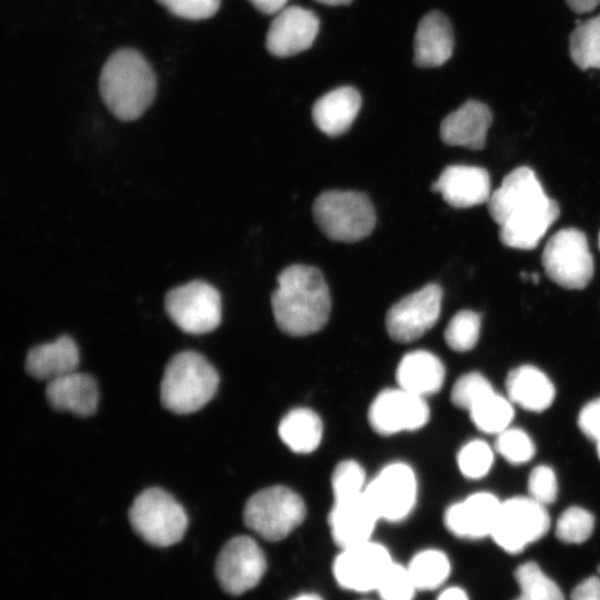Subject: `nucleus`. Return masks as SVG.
Masks as SVG:
<instances>
[{
    "label": "nucleus",
    "instance_id": "nucleus-1",
    "mask_svg": "<svg viewBox=\"0 0 600 600\" xmlns=\"http://www.w3.org/2000/svg\"><path fill=\"white\" fill-rule=\"evenodd\" d=\"M277 281L271 307L279 329L294 337L321 330L331 310L329 288L321 271L311 266L292 264L279 273Z\"/></svg>",
    "mask_w": 600,
    "mask_h": 600
},
{
    "label": "nucleus",
    "instance_id": "nucleus-2",
    "mask_svg": "<svg viewBox=\"0 0 600 600\" xmlns=\"http://www.w3.org/2000/svg\"><path fill=\"white\" fill-rule=\"evenodd\" d=\"M99 91L116 118L132 121L152 103L157 80L144 57L126 48L114 51L106 61L99 78Z\"/></svg>",
    "mask_w": 600,
    "mask_h": 600
},
{
    "label": "nucleus",
    "instance_id": "nucleus-3",
    "mask_svg": "<svg viewBox=\"0 0 600 600\" xmlns=\"http://www.w3.org/2000/svg\"><path fill=\"white\" fill-rule=\"evenodd\" d=\"M219 374L214 367L196 351H182L167 363L160 384L162 406L177 414L200 410L216 394Z\"/></svg>",
    "mask_w": 600,
    "mask_h": 600
},
{
    "label": "nucleus",
    "instance_id": "nucleus-4",
    "mask_svg": "<svg viewBox=\"0 0 600 600\" xmlns=\"http://www.w3.org/2000/svg\"><path fill=\"white\" fill-rule=\"evenodd\" d=\"M316 223L331 240L356 242L368 237L376 224L373 206L359 191L328 190L312 206Z\"/></svg>",
    "mask_w": 600,
    "mask_h": 600
},
{
    "label": "nucleus",
    "instance_id": "nucleus-5",
    "mask_svg": "<svg viewBox=\"0 0 600 600\" xmlns=\"http://www.w3.org/2000/svg\"><path fill=\"white\" fill-rule=\"evenodd\" d=\"M129 521L141 539L161 548L179 542L188 527L182 506L160 488H149L136 497L129 509Z\"/></svg>",
    "mask_w": 600,
    "mask_h": 600
},
{
    "label": "nucleus",
    "instance_id": "nucleus-6",
    "mask_svg": "<svg viewBox=\"0 0 600 600\" xmlns=\"http://www.w3.org/2000/svg\"><path fill=\"white\" fill-rule=\"evenodd\" d=\"M306 513L304 502L297 492L284 486H273L248 499L243 521L261 538L278 541L301 524Z\"/></svg>",
    "mask_w": 600,
    "mask_h": 600
},
{
    "label": "nucleus",
    "instance_id": "nucleus-7",
    "mask_svg": "<svg viewBox=\"0 0 600 600\" xmlns=\"http://www.w3.org/2000/svg\"><path fill=\"white\" fill-rule=\"evenodd\" d=\"M541 262L551 281L570 290L586 288L594 272L588 240L576 228L557 231L546 243Z\"/></svg>",
    "mask_w": 600,
    "mask_h": 600
},
{
    "label": "nucleus",
    "instance_id": "nucleus-8",
    "mask_svg": "<svg viewBox=\"0 0 600 600\" xmlns=\"http://www.w3.org/2000/svg\"><path fill=\"white\" fill-rule=\"evenodd\" d=\"M164 308L172 322L187 333H208L221 322L219 291L201 280L171 289L166 296Z\"/></svg>",
    "mask_w": 600,
    "mask_h": 600
},
{
    "label": "nucleus",
    "instance_id": "nucleus-9",
    "mask_svg": "<svg viewBox=\"0 0 600 600\" xmlns=\"http://www.w3.org/2000/svg\"><path fill=\"white\" fill-rule=\"evenodd\" d=\"M550 518L544 506L531 497H516L501 502L491 537L509 553H518L542 538Z\"/></svg>",
    "mask_w": 600,
    "mask_h": 600
},
{
    "label": "nucleus",
    "instance_id": "nucleus-10",
    "mask_svg": "<svg viewBox=\"0 0 600 600\" xmlns=\"http://www.w3.org/2000/svg\"><path fill=\"white\" fill-rule=\"evenodd\" d=\"M442 289L429 283L397 301L387 312L386 328L398 342H411L422 337L438 321Z\"/></svg>",
    "mask_w": 600,
    "mask_h": 600
},
{
    "label": "nucleus",
    "instance_id": "nucleus-11",
    "mask_svg": "<svg viewBox=\"0 0 600 600\" xmlns=\"http://www.w3.org/2000/svg\"><path fill=\"white\" fill-rule=\"evenodd\" d=\"M266 567V558L259 544L248 536H237L221 548L214 572L220 587L237 596L256 587Z\"/></svg>",
    "mask_w": 600,
    "mask_h": 600
},
{
    "label": "nucleus",
    "instance_id": "nucleus-12",
    "mask_svg": "<svg viewBox=\"0 0 600 600\" xmlns=\"http://www.w3.org/2000/svg\"><path fill=\"white\" fill-rule=\"evenodd\" d=\"M364 494L379 519L400 521L416 504L414 472L404 463L388 464L366 486Z\"/></svg>",
    "mask_w": 600,
    "mask_h": 600
},
{
    "label": "nucleus",
    "instance_id": "nucleus-13",
    "mask_svg": "<svg viewBox=\"0 0 600 600\" xmlns=\"http://www.w3.org/2000/svg\"><path fill=\"white\" fill-rule=\"evenodd\" d=\"M388 550L371 540L342 549L333 563L337 582L349 590H376L392 563Z\"/></svg>",
    "mask_w": 600,
    "mask_h": 600
},
{
    "label": "nucleus",
    "instance_id": "nucleus-14",
    "mask_svg": "<svg viewBox=\"0 0 600 600\" xmlns=\"http://www.w3.org/2000/svg\"><path fill=\"white\" fill-rule=\"evenodd\" d=\"M368 419L379 434L417 430L429 419V408L423 397L402 388L381 391L372 401Z\"/></svg>",
    "mask_w": 600,
    "mask_h": 600
},
{
    "label": "nucleus",
    "instance_id": "nucleus-15",
    "mask_svg": "<svg viewBox=\"0 0 600 600\" xmlns=\"http://www.w3.org/2000/svg\"><path fill=\"white\" fill-rule=\"evenodd\" d=\"M319 31L318 17L310 10L291 6L276 13L266 38L268 51L290 57L309 49Z\"/></svg>",
    "mask_w": 600,
    "mask_h": 600
},
{
    "label": "nucleus",
    "instance_id": "nucleus-16",
    "mask_svg": "<svg viewBox=\"0 0 600 600\" xmlns=\"http://www.w3.org/2000/svg\"><path fill=\"white\" fill-rule=\"evenodd\" d=\"M547 197L534 171L529 167H518L508 173L500 187L491 193L487 202L488 211L500 226L513 214Z\"/></svg>",
    "mask_w": 600,
    "mask_h": 600
},
{
    "label": "nucleus",
    "instance_id": "nucleus-17",
    "mask_svg": "<svg viewBox=\"0 0 600 600\" xmlns=\"http://www.w3.org/2000/svg\"><path fill=\"white\" fill-rule=\"evenodd\" d=\"M378 520L364 492L334 500L329 513L332 538L341 549L369 541Z\"/></svg>",
    "mask_w": 600,
    "mask_h": 600
},
{
    "label": "nucleus",
    "instance_id": "nucleus-18",
    "mask_svg": "<svg viewBox=\"0 0 600 600\" xmlns=\"http://www.w3.org/2000/svg\"><path fill=\"white\" fill-rule=\"evenodd\" d=\"M431 189L454 208H470L488 202L491 181L488 171L480 167L454 164L443 169Z\"/></svg>",
    "mask_w": 600,
    "mask_h": 600
},
{
    "label": "nucleus",
    "instance_id": "nucleus-19",
    "mask_svg": "<svg viewBox=\"0 0 600 600\" xmlns=\"http://www.w3.org/2000/svg\"><path fill=\"white\" fill-rule=\"evenodd\" d=\"M559 214L558 202L547 197L500 224V241L510 248L531 250L539 244Z\"/></svg>",
    "mask_w": 600,
    "mask_h": 600
},
{
    "label": "nucleus",
    "instance_id": "nucleus-20",
    "mask_svg": "<svg viewBox=\"0 0 600 600\" xmlns=\"http://www.w3.org/2000/svg\"><path fill=\"white\" fill-rule=\"evenodd\" d=\"M501 502L489 492H478L451 504L444 512V524L454 536L480 539L491 536Z\"/></svg>",
    "mask_w": 600,
    "mask_h": 600
},
{
    "label": "nucleus",
    "instance_id": "nucleus-21",
    "mask_svg": "<svg viewBox=\"0 0 600 600\" xmlns=\"http://www.w3.org/2000/svg\"><path fill=\"white\" fill-rule=\"evenodd\" d=\"M491 122L492 112L487 104L468 100L442 120L440 137L449 146L480 150L486 144Z\"/></svg>",
    "mask_w": 600,
    "mask_h": 600
},
{
    "label": "nucleus",
    "instance_id": "nucleus-22",
    "mask_svg": "<svg viewBox=\"0 0 600 600\" xmlns=\"http://www.w3.org/2000/svg\"><path fill=\"white\" fill-rule=\"evenodd\" d=\"M453 31L448 18L431 11L418 23L413 41V62L420 68H433L446 63L453 51Z\"/></svg>",
    "mask_w": 600,
    "mask_h": 600
},
{
    "label": "nucleus",
    "instance_id": "nucleus-23",
    "mask_svg": "<svg viewBox=\"0 0 600 600\" xmlns=\"http://www.w3.org/2000/svg\"><path fill=\"white\" fill-rule=\"evenodd\" d=\"M46 397L54 410L88 417L97 410L99 390L93 377L73 371L49 381L46 387Z\"/></svg>",
    "mask_w": 600,
    "mask_h": 600
},
{
    "label": "nucleus",
    "instance_id": "nucleus-24",
    "mask_svg": "<svg viewBox=\"0 0 600 600\" xmlns=\"http://www.w3.org/2000/svg\"><path fill=\"white\" fill-rule=\"evenodd\" d=\"M361 108V96L352 87H340L320 97L312 119L326 134L337 137L349 130Z\"/></svg>",
    "mask_w": 600,
    "mask_h": 600
},
{
    "label": "nucleus",
    "instance_id": "nucleus-25",
    "mask_svg": "<svg viewBox=\"0 0 600 600\" xmlns=\"http://www.w3.org/2000/svg\"><path fill=\"white\" fill-rule=\"evenodd\" d=\"M79 350L74 340L61 336L54 342L31 348L26 358V371L33 378L48 382L77 371Z\"/></svg>",
    "mask_w": 600,
    "mask_h": 600
},
{
    "label": "nucleus",
    "instance_id": "nucleus-26",
    "mask_svg": "<svg viewBox=\"0 0 600 600\" xmlns=\"http://www.w3.org/2000/svg\"><path fill=\"white\" fill-rule=\"evenodd\" d=\"M444 376L446 370L441 360L426 350L407 353L396 371L400 388L423 398L440 390Z\"/></svg>",
    "mask_w": 600,
    "mask_h": 600
},
{
    "label": "nucleus",
    "instance_id": "nucleus-27",
    "mask_svg": "<svg viewBox=\"0 0 600 600\" xmlns=\"http://www.w3.org/2000/svg\"><path fill=\"white\" fill-rule=\"evenodd\" d=\"M509 400L530 411H543L554 399L551 380L538 368L523 364L511 370L506 380Z\"/></svg>",
    "mask_w": 600,
    "mask_h": 600
},
{
    "label": "nucleus",
    "instance_id": "nucleus-28",
    "mask_svg": "<svg viewBox=\"0 0 600 600\" xmlns=\"http://www.w3.org/2000/svg\"><path fill=\"white\" fill-rule=\"evenodd\" d=\"M278 433L283 443L298 453L314 451L322 438V422L310 409L297 408L280 421Z\"/></svg>",
    "mask_w": 600,
    "mask_h": 600
},
{
    "label": "nucleus",
    "instance_id": "nucleus-29",
    "mask_svg": "<svg viewBox=\"0 0 600 600\" xmlns=\"http://www.w3.org/2000/svg\"><path fill=\"white\" fill-rule=\"evenodd\" d=\"M577 26L569 38V52L581 70L600 69V13Z\"/></svg>",
    "mask_w": 600,
    "mask_h": 600
},
{
    "label": "nucleus",
    "instance_id": "nucleus-30",
    "mask_svg": "<svg viewBox=\"0 0 600 600\" xmlns=\"http://www.w3.org/2000/svg\"><path fill=\"white\" fill-rule=\"evenodd\" d=\"M469 413L480 431L499 434L509 428L513 408L510 400L492 391L476 402Z\"/></svg>",
    "mask_w": 600,
    "mask_h": 600
},
{
    "label": "nucleus",
    "instance_id": "nucleus-31",
    "mask_svg": "<svg viewBox=\"0 0 600 600\" xmlns=\"http://www.w3.org/2000/svg\"><path fill=\"white\" fill-rule=\"evenodd\" d=\"M408 570L417 590H432L440 587L450 573V562L440 550L428 549L417 553L408 564Z\"/></svg>",
    "mask_w": 600,
    "mask_h": 600
},
{
    "label": "nucleus",
    "instance_id": "nucleus-32",
    "mask_svg": "<svg viewBox=\"0 0 600 600\" xmlns=\"http://www.w3.org/2000/svg\"><path fill=\"white\" fill-rule=\"evenodd\" d=\"M520 594L514 600H564L559 586L536 562H526L514 571Z\"/></svg>",
    "mask_w": 600,
    "mask_h": 600
},
{
    "label": "nucleus",
    "instance_id": "nucleus-33",
    "mask_svg": "<svg viewBox=\"0 0 600 600\" xmlns=\"http://www.w3.org/2000/svg\"><path fill=\"white\" fill-rule=\"evenodd\" d=\"M481 321L477 312L460 310L450 320L444 331V340L450 349L464 352L478 342Z\"/></svg>",
    "mask_w": 600,
    "mask_h": 600
},
{
    "label": "nucleus",
    "instance_id": "nucleus-34",
    "mask_svg": "<svg viewBox=\"0 0 600 600\" xmlns=\"http://www.w3.org/2000/svg\"><path fill=\"white\" fill-rule=\"evenodd\" d=\"M594 518L586 509L570 507L559 517L556 536L564 543H582L592 534Z\"/></svg>",
    "mask_w": 600,
    "mask_h": 600
},
{
    "label": "nucleus",
    "instance_id": "nucleus-35",
    "mask_svg": "<svg viewBox=\"0 0 600 600\" xmlns=\"http://www.w3.org/2000/svg\"><path fill=\"white\" fill-rule=\"evenodd\" d=\"M457 461L464 477L479 479L489 472L493 463V451L486 441L472 440L458 452Z\"/></svg>",
    "mask_w": 600,
    "mask_h": 600
},
{
    "label": "nucleus",
    "instance_id": "nucleus-36",
    "mask_svg": "<svg viewBox=\"0 0 600 600\" xmlns=\"http://www.w3.org/2000/svg\"><path fill=\"white\" fill-rule=\"evenodd\" d=\"M366 474L354 460H344L337 464L331 477L334 500L349 498L364 492Z\"/></svg>",
    "mask_w": 600,
    "mask_h": 600
},
{
    "label": "nucleus",
    "instance_id": "nucleus-37",
    "mask_svg": "<svg viewBox=\"0 0 600 600\" xmlns=\"http://www.w3.org/2000/svg\"><path fill=\"white\" fill-rule=\"evenodd\" d=\"M492 391L494 390L486 377L478 372H470L456 381L450 399L456 407L469 411L476 402Z\"/></svg>",
    "mask_w": 600,
    "mask_h": 600
},
{
    "label": "nucleus",
    "instance_id": "nucleus-38",
    "mask_svg": "<svg viewBox=\"0 0 600 600\" xmlns=\"http://www.w3.org/2000/svg\"><path fill=\"white\" fill-rule=\"evenodd\" d=\"M376 590L382 600H412L417 587L408 568L392 562Z\"/></svg>",
    "mask_w": 600,
    "mask_h": 600
},
{
    "label": "nucleus",
    "instance_id": "nucleus-39",
    "mask_svg": "<svg viewBox=\"0 0 600 600\" xmlns=\"http://www.w3.org/2000/svg\"><path fill=\"white\" fill-rule=\"evenodd\" d=\"M497 451L509 462L519 464L529 461L534 454L530 437L521 429L507 428L498 434Z\"/></svg>",
    "mask_w": 600,
    "mask_h": 600
},
{
    "label": "nucleus",
    "instance_id": "nucleus-40",
    "mask_svg": "<svg viewBox=\"0 0 600 600\" xmlns=\"http://www.w3.org/2000/svg\"><path fill=\"white\" fill-rule=\"evenodd\" d=\"M530 497L546 506L553 502L558 493V483L554 471L548 466H538L532 469L528 480Z\"/></svg>",
    "mask_w": 600,
    "mask_h": 600
},
{
    "label": "nucleus",
    "instance_id": "nucleus-41",
    "mask_svg": "<svg viewBox=\"0 0 600 600\" xmlns=\"http://www.w3.org/2000/svg\"><path fill=\"white\" fill-rule=\"evenodd\" d=\"M172 14L189 20L212 17L220 7V0H157Z\"/></svg>",
    "mask_w": 600,
    "mask_h": 600
},
{
    "label": "nucleus",
    "instance_id": "nucleus-42",
    "mask_svg": "<svg viewBox=\"0 0 600 600\" xmlns=\"http://www.w3.org/2000/svg\"><path fill=\"white\" fill-rule=\"evenodd\" d=\"M580 430L596 443L600 440V398L588 402L578 418Z\"/></svg>",
    "mask_w": 600,
    "mask_h": 600
},
{
    "label": "nucleus",
    "instance_id": "nucleus-43",
    "mask_svg": "<svg viewBox=\"0 0 600 600\" xmlns=\"http://www.w3.org/2000/svg\"><path fill=\"white\" fill-rule=\"evenodd\" d=\"M570 600H600V579L589 577L582 580L571 592Z\"/></svg>",
    "mask_w": 600,
    "mask_h": 600
},
{
    "label": "nucleus",
    "instance_id": "nucleus-44",
    "mask_svg": "<svg viewBox=\"0 0 600 600\" xmlns=\"http://www.w3.org/2000/svg\"><path fill=\"white\" fill-rule=\"evenodd\" d=\"M252 6L266 14H276L284 8L288 0H249Z\"/></svg>",
    "mask_w": 600,
    "mask_h": 600
},
{
    "label": "nucleus",
    "instance_id": "nucleus-45",
    "mask_svg": "<svg viewBox=\"0 0 600 600\" xmlns=\"http://www.w3.org/2000/svg\"><path fill=\"white\" fill-rule=\"evenodd\" d=\"M566 2L573 12L579 14L590 12L600 4V0H566Z\"/></svg>",
    "mask_w": 600,
    "mask_h": 600
},
{
    "label": "nucleus",
    "instance_id": "nucleus-46",
    "mask_svg": "<svg viewBox=\"0 0 600 600\" xmlns=\"http://www.w3.org/2000/svg\"><path fill=\"white\" fill-rule=\"evenodd\" d=\"M437 600H469L467 593L458 587L443 590Z\"/></svg>",
    "mask_w": 600,
    "mask_h": 600
},
{
    "label": "nucleus",
    "instance_id": "nucleus-47",
    "mask_svg": "<svg viewBox=\"0 0 600 600\" xmlns=\"http://www.w3.org/2000/svg\"><path fill=\"white\" fill-rule=\"evenodd\" d=\"M319 3L327 4V6H343L349 4L352 0H314Z\"/></svg>",
    "mask_w": 600,
    "mask_h": 600
},
{
    "label": "nucleus",
    "instance_id": "nucleus-48",
    "mask_svg": "<svg viewBox=\"0 0 600 600\" xmlns=\"http://www.w3.org/2000/svg\"><path fill=\"white\" fill-rule=\"evenodd\" d=\"M291 600H322L319 596L307 593V594H300Z\"/></svg>",
    "mask_w": 600,
    "mask_h": 600
},
{
    "label": "nucleus",
    "instance_id": "nucleus-49",
    "mask_svg": "<svg viewBox=\"0 0 600 600\" xmlns=\"http://www.w3.org/2000/svg\"><path fill=\"white\" fill-rule=\"evenodd\" d=\"M597 451H598V456H599V459H600V440L597 442Z\"/></svg>",
    "mask_w": 600,
    "mask_h": 600
},
{
    "label": "nucleus",
    "instance_id": "nucleus-50",
    "mask_svg": "<svg viewBox=\"0 0 600 600\" xmlns=\"http://www.w3.org/2000/svg\"><path fill=\"white\" fill-rule=\"evenodd\" d=\"M598 246H599V249H600V231H599V238H598Z\"/></svg>",
    "mask_w": 600,
    "mask_h": 600
}]
</instances>
